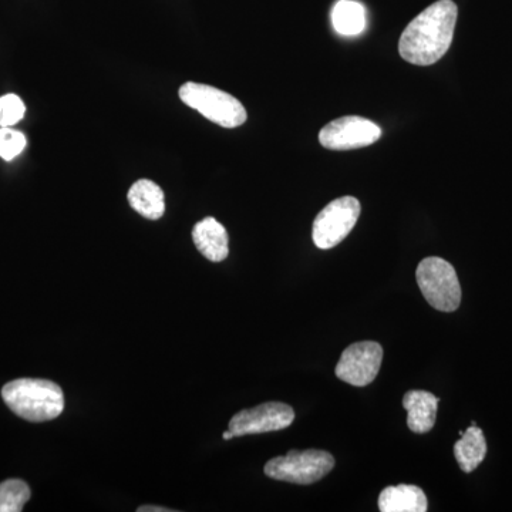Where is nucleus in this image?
<instances>
[{"label":"nucleus","mask_w":512,"mask_h":512,"mask_svg":"<svg viewBox=\"0 0 512 512\" xmlns=\"http://www.w3.org/2000/svg\"><path fill=\"white\" fill-rule=\"evenodd\" d=\"M383 348L377 342L353 343L340 356L336 376L352 386H367L379 375Z\"/></svg>","instance_id":"1a4fd4ad"},{"label":"nucleus","mask_w":512,"mask_h":512,"mask_svg":"<svg viewBox=\"0 0 512 512\" xmlns=\"http://www.w3.org/2000/svg\"><path fill=\"white\" fill-rule=\"evenodd\" d=\"M458 9L453 0H439L404 29L399 52L406 62L430 66L446 55L453 42Z\"/></svg>","instance_id":"f257e3e1"},{"label":"nucleus","mask_w":512,"mask_h":512,"mask_svg":"<svg viewBox=\"0 0 512 512\" xmlns=\"http://www.w3.org/2000/svg\"><path fill=\"white\" fill-rule=\"evenodd\" d=\"M29 485L18 478L0 483V512H20L23 511L26 503L30 500Z\"/></svg>","instance_id":"dca6fc26"},{"label":"nucleus","mask_w":512,"mask_h":512,"mask_svg":"<svg viewBox=\"0 0 512 512\" xmlns=\"http://www.w3.org/2000/svg\"><path fill=\"white\" fill-rule=\"evenodd\" d=\"M454 456L464 473H473L487 456V441L483 430L471 424L454 446Z\"/></svg>","instance_id":"4468645a"},{"label":"nucleus","mask_w":512,"mask_h":512,"mask_svg":"<svg viewBox=\"0 0 512 512\" xmlns=\"http://www.w3.org/2000/svg\"><path fill=\"white\" fill-rule=\"evenodd\" d=\"M382 136V130L373 121L359 116H346L322 128L319 141L329 150H355L372 146Z\"/></svg>","instance_id":"0eeeda50"},{"label":"nucleus","mask_w":512,"mask_h":512,"mask_svg":"<svg viewBox=\"0 0 512 512\" xmlns=\"http://www.w3.org/2000/svg\"><path fill=\"white\" fill-rule=\"evenodd\" d=\"M366 9L355 0H339L332 10V23L343 36H357L366 29Z\"/></svg>","instance_id":"2eb2a0df"},{"label":"nucleus","mask_w":512,"mask_h":512,"mask_svg":"<svg viewBox=\"0 0 512 512\" xmlns=\"http://www.w3.org/2000/svg\"><path fill=\"white\" fill-rule=\"evenodd\" d=\"M439 402V397L424 390H410L404 394L403 407L409 413L407 426L413 433L424 434L433 429Z\"/></svg>","instance_id":"9b49d317"},{"label":"nucleus","mask_w":512,"mask_h":512,"mask_svg":"<svg viewBox=\"0 0 512 512\" xmlns=\"http://www.w3.org/2000/svg\"><path fill=\"white\" fill-rule=\"evenodd\" d=\"M127 198L131 208L147 220L157 221L164 215V192L153 181L138 180L131 185Z\"/></svg>","instance_id":"ddd939ff"},{"label":"nucleus","mask_w":512,"mask_h":512,"mask_svg":"<svg viewBox=\"0 0 512 512\" xmlns=\"http://www.w3.org/2000/svg\"><path fill=\"white\" fill-rule=\"evenodd\" d=\"M335 467V458L328 451L291 450L286 456L275 457L266 463V476L285 483L308 485L328 476Z\"/></svg>","instance_id":"39448f33"},{"label":"nucleus","mask_w":512,"mask_h":512,"mask_svg":"<svg viewBox=\"0 0 512 512\" xmlns=\"http://www.w3.org/2000/svg\"><path fill=\"white\" fill-rule=\"evenodd\" d=\"M2 399L16 416L32 423L57 419L64 410L63 390L50 380H13L3 386Z\"/></svg>","instance_id":"f03ea898"},{"label":"nucleus","mask_w":512,"mask_h":512,"mask_svg":"<svg viewBox=\"0 0 512 512\" xmlns=\"http://www.w3.org/2000/svg\"><path fill=\"white\" fill-rule=\"evenodd\" d=\"M195 247L212 262H222L229 254L227 229L215 218H204L192 229Z\"/></svg>","instance_id":"9d476101"},{"label":"nucleus","mask_w":512,"mask_h":512,"mask_svg":"<svg viewBox=\"0 0 512 512\" xmlns=\"http://www.w3.org/2000/svg\"><path fill=\"white\" fill-rule=\"evenodd\" d=\"M26 106L16 94H5L0 97V127H12L23 120Z\"/></svg>","instance_id":"a211bd4d"},{"label":"nucleus","mask_w":512,"mask_h":512,"mask_svg":"<svg viewBox=\"0 0 512 512\" xmlns=\"http://www.w3.org/2000/svg\"><path fill=\"white\" fill-rule=\"evenodd\" d=\"M138 512H173L170 508L157 507V505H143L138 508Z\"/></svg>","instance_id":"6ab92c4d"},{"label":"nucleus","mask_w":512,"mask_h":512,"mask_svg":"<svg viewBox=\"0 0 512 512\" xmlns=\"http://www.w3.org/2000/svg\"><path fill=\"white\" fill-rule=\"evenodd\" d=\"M360 202L355 197H340L319 212L313 222L312 238L319 249L335 248L343 241L360 217Z\"/></svg>","instance_id":"423d86ee"},{"label":"nucleus","mask_w":512,"mask_h":512,"mask_svg":"<svg viewBox=\"0 0 512 512\" xmlns=\"http://www.w3.org/2000/svg\"><path fill=\"white\" fill-rule=\"evenodd\" d=\"M180 99L191 109L200 111L205 119L221 127H239L248 119L241 101L207 84L185 83L180 89Z\"/></svg>","instance_id":"7ed1b4c3"},{"label":"nucleus","mask_w":512,"mask_h":512,"mask_svg":"<svg viewBox=\"0 0 512 512\" xmlns=\"http://www.w3.org/2000/svg\"><path fill=\"white\" fill-rule=\"evenodd\" d=\"M417 284L426 301L440 312L457 311L461 302V286L456 269L443 258L430 256L417 266Z\"/></svg>","instance_id":"20e7f679"},{"label":"nucleus","mask_w":512,"mask_h":512,"mask_svg":"<svg viewBox=\"0 0 512 512\" xmlns=\"http://www.w3.org/2000/svg\"><path fill=\"white\" fill-rule=\"evenodd\" d=\"M295 420V412L285 403L269 402L254 409L242 410L229 421L228 430L234 437L252 436L284 430Z\"/></svg>","instance_id":"6e6552de"},{"label":"nucleus","mask_w":512,"mask_h":512,"mask_svg":"<svg viewBox=\"0 0 512 512\" xmlns=\"http://www.w3.org/2000/svg\"><path fill=\"white\" fill-rule=\"evenodd\" d=\"M222 439L224 440H231L235 439L234 434L231 433V431L227 430L224 434H222Z\"/></svg>","instance_id":"aec40b11"},{"label":"nucleus","mask_w":512,"mask_h":512,"mask_svg":"<svg viewBox=\"0 0 512 512\" xmlns=\"http://www.w3.org/2000/svg\"><path fill=\"white\" fill-rule=\"evenodd\" d=\"M382 512H426L427 497L416 485L399 484L384 488L379 495Z\"/></svg>","instance_id":"f8f14e48"},{"label":"nucleus","mask_w":512,"mask_h":512,"mask_svg":"<svg viewBox=\"0 0 512 512\" xmlns=\"http://www.w3.org/2000/svg\"><path fill=\"white\" fill-rule=\"evenodd\" d=\"M26 143L25 134L10 127H0V158L3 160H15L25 150Z\"/></svg>","instance_id":"f3484780"}]
</instances>
